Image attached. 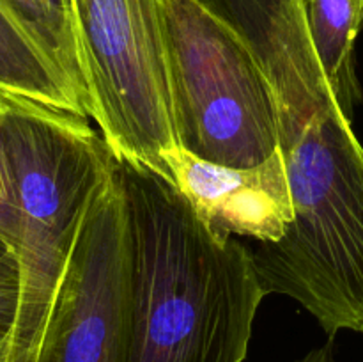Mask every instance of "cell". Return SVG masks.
Here are the masks:
<instances>
[{
  "label": "cell",
  "mask_w": 363,
  "mask_h": 362,
  "mask_svg": "<svg viewBox=\"0 0 363 362\" xmlns=\"http://www.w3.org/2000/svg\"><path fill=\"white\" fill-rule=\"evenodd\" d=\"M294 362H335L332 344H323V346L314 348V350L307 351L303 357Z\"/></svg>",
  "instance_id": "4fadbf2b"
},
{
  "label": "cell",
  "mask_w": 363,
  "mask_h": 362,
  "mask_svg": "<svg viewBox=\"0 0 363 362\" xmlns=\"http://www.w3.org/2000/svg\"><path fill=\"white\" fill-rule=\"evenodd\" d=\"M248 43L272 80L282 142L293 141L333 98L315 57L301 0H197Z\"/></svg>",
  "instance_id": "8992f818"
},
{
  "label": "cell",
  "mask_w": 363,
  "mask_h": 362,
  "mask_svg": "<svg viewBox=\"0 0 363 362\" xmlns=\"http://www.w3.org/2000/svg\"><path fill=\"white\" fill-rule=\"evenodd\" d=\"M0 151L16 208V362H35L84 220L116 169L87 117L0 91Z\"/></svg>",
  "instance_id": "7a4b0ae2"
},
{
  "label": "cell",
  "mask_w": 363,
  "mask_h": 362,
  "mask_svg": "<svg viewBox=\"0 0 363 362\" xmlns=\"http://www.w3.org/2000/svg\"><path fill=\"white\" fill-rule=\"evenodd\" d=\"M0 236L14 251V240H16V208H14L13 185H11L9 170H7L2 151H0Z\"/></svg>",
  "instance_id": "7c38bea8"
},
{
  "label": "cell",
  "mask_w": 363,
  "mask_h": 362,
  "mask_svg": "<svg viewBox=\"0 0 363 362\" xmlns=\"http://www.w3.org/2000/svg\"><path fill=\"white\" fill-rule=\"evenodd\" d=\"M293 220L252 252L266 295L293 298L321 329L363 334V146L335 99L282 146Z\"/></svg>",
  "instance_id": "6da1fadb"
},
{
  "label": "cell",
  "mask_w": 363,
  "mask_h": 362,
  "mask_svg": "<svg viewBox=\"0 0 363 362\" xmlns=\"http://www.w3.org/2000/svg\"><path fill=\"white\" fill-rule=\"evenodd\" d=\"M92 121L117 163L172 181L179 148L167 66L163 0H74Z\"/></svg>",
  "instance_id": "277c9868"
},
{
  "label": "cell",
  "mask_w": 363,
  "mask_h": 362,
  "mask_svg": "<svg viewBox=\"0 0 363 362\" xmlns=\"http://www.w3.org/2000/svg\"><path fill=\"white\" fill-rule=\"evenodd\" d=\"M20 307V268L16 256L0 263V348L13 346Z\"/></svg>",
  "instance_id": "8fae6325"
},
{
  "label": "cell",
  "mask_w": 363,
  "mask_h": 362,
  "mask_svg": "<svg viewBox=\"0 0 363 362\" xmlns=\"http://www.w3.org/2000/svg\"><path fill=\"white\" fill-rule=\"evenodd\" d=\"M172 181L199 219L220 238L279 241L293 220L282 149L255 167H225L177 148L165 158Z\"/></svg>",
  "instance_id": "52a82bcc"
},
{
  "label": "cell",
  "mask_w": 363,
  "mask_h": 362,
  "mask_svg": "<svg viewBox=\"0 0 363 362\" xmlns=\"http://www.w3.org/2000/svg\"><path fill=\"white\" fill-rule=\"evenodd\" d=\"M163 21L179 148L225 167L279 153V99L248 43L197 0H163Z\"/></svg>",
  "instance_id": "3957f363"
},
{
  "label": "cell",
  "mask_w": 363,
  "mask_h": 362,
  "mask_svg": "<svg viewBox=\"0 0 363 362\" xmlns=\"http://www.w3.org/2000/svg\"><path fill=\"white\" fill-rule=\"evenodd\" d=\"M0 7L66 78L87 117L92 119L91 89L78 38L74 0H0Z\"/></svg>",
  "instance_id": "9c48e42d"
},
{
  "label": "cell",
  "mask_w": 363,
  "mask_h": 362,
  "mask_svg": "<svg viewBox=\"0 0 363 362\" xmlns=\"http://www.w3.org/2000/svg\"><path fill=\"white\" fill-rule=\"evenodd\" d=\"M14 251H13V247H11L9 243H7L6 240H4L2 236H0V263H4V261H7V259H11V258H14Z\"/></svg>",
  "instance_id": "5bb4252c"
},
{
  "label": "cell",
  "mask_w": 363,
  "mask_h": 362,
  "mask_svg": "<svg viewBox=\"0 0 363 362\" xmlns=\"http://www.w3.org/2000/svg\"><path fill=\"white\" fill-rule=\"evenodd\" d=\"M323 77L347 117L360 99L354 45L363 25V0H301Z\"/></svg>",
  "instance_id": "ba28073f"
},
{
  "label": "cell",
  "mask_w": 363,
  "mask_h": 362,
  "mask_svg": "<svg viewBox=\"0 0 363 362\" xmlns=\"http://www.w3.org/2000/svg\"><path fill=\"white\" fill-rule=\"evenodd\" d=\"M0 91L87 117L66 78L0 7ZM89 119V117H87Z\"/></svg>",
  "instance_id": "30bf717a"
},
{
  "label": "cell",
  "mask_w": 363,
  "mask_h": 362,
  "mask_svg": "<svg viewBox=\"0 0 363 362\" xmlns=\"http://www.w3.org/2000/svg\"><path fill=\"white\" fill-rule=\"evenodd\" d=\"M131 240L117 172L84 220L35 362H130Z\"/></svg>",
  "instance_id": "5b68a950"
}]
</instances>
